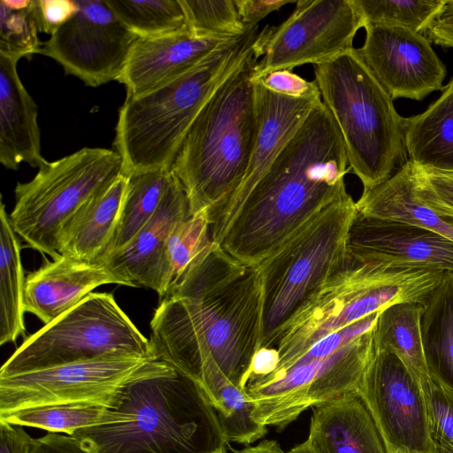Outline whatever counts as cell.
I'll use <instances>...</instances> for the list:
<instances>
[{
	"label": "cell",
	"instance_id": "1",
	"mask_svg": "<svg viewBox=\"0 0 453 453\" xmlns=\"http://www.w3.org/2000/svg\"><path fill=\"white\" fill-rule=\"evenodd\" d=\"M150 329L155 359L199 383L201 366L211 357L245 389L261 343L257 265L238 261L212 242L160 299Z\"/></svg>",
	"mask_w": 453,
	"mask_h": 453
},
{
	"label": "cell",
	"instance_id": "2",
	"mask_svg": "<svg viewBox=\"0 0 453 453\" xmlns=\"http://www.w3.org/2000/svg\"><path fill=\"white\" fill-rule=\"evenodd\" d=\"M342 134L318 104L234 213L211 230L238 261L258 265L314 215L347 193Z\"/></svg>",
	"mask_w": 453,
	"mask_h": 453
},
{
	"label": "cell",
	"instance_id": "3",
	"mask_svg": "<svg viewBox=\"0 0 453 453\" xmlns=\"http://www.w3.org/2000/svg\"><path fill=\"white\" fill-rule=\"evenodd\" d=\"M111 410L113 422L71 435L90 453H213L227 445L202 386L158 359L118 389Z\"/></svg>",
	"mask_w": 453,
	"mask_h": 453
},
{
	"label": "cell",
	"instance_id": "4",
	"mask_svg": "<svg viewBox=\"0 0 453 453\" xmlns=\"http://www.w3.org/2000/svg\"><path fill=\"white\" fill-rule=\"evenodd\" d=\"M269 27H248L175 80L143 95L126 96L113 141L124 175L172 169L202 108L222 81L262 44Z\"/></svg>",
	"mask_w": 453,
	"mask_h": 453
},
{
	"label": "cell",
	"instance_id": "5",
	"mask_svg": "<svg viewBox=\"0 0 453 453\" xmlns=\"http://www.w3.org/2000/svg\"><path fill=\"white\" fill-rule=\"evenodd\" d=\"M265 39L206 102L173 164L191 215L219 205L244 176L257 130L252 79Z\"/></svg>",
	"mask_w": 453,
	"mask_h": 453
},
{
	"label": "cell",
	"instance_id": "6",
	"mask_svg": "<svg viewBox=\"0 0 453 453\" xmlns=\"http://www.w3.org/2000/svg\"><path fill=\"white\" fill-rule=\"evenodd\" d=\"M321 100L344 142L348 163L364 190L372 188L408 161L404 118L353 48L315 65Z\"/></svg>",
	"mask_w": 453,
	"mask_h": 453
},
{
	"label": "cell",
	"instance_id": "7",
	"mask_svg": "<svg viewBox=\"0 0 453 453\" xmlns=\"http://www.w3.org/2000/svg\"><path fill=\"white\" fill-rule=\"evenodd\" d=\"M357 213L347 192L314 215L258 265L262 290L260 348L349 264L348 234Z\"/></svg>",
	"mask_w": 453,
	"mask_h": 453
},
{
	"label": "cell",
	"instance_id": "8",
	"mask_svg": "<svg viewBox=\"0 0 453 453\" xmlns=\"http://www.w3.org/2000/svg\"><path fill=\"white\" fill-rule=\"evenodd\" d=\"M444 273L385 268L349 260L287 323L273 348L279 365L321 338L399 303H425Z\"/></svg>",
	"mask_w": 453,
	"mask_h": 453
},
{
	"label": "cell",
	"instance_id": "9",
	"mask_svg": "<svg viewBox=\"0 0 453 453\" xmlns=\"http://www.w3.org/2000/svg\"><path fill=\"white\" fill-rule=\"evenodd\" d=\"M108 357L155 359L148 340L109 293H90L29 335L4 363L0 376Z\"/></svg>",
	"mask_w": 453,
	"mask_h": 453
},
{
	"label": "cell",
	"instance_id": "10",
	"mask_svg": "<svg viewBox=\"0 0 453 453\" xmlns=\"http://www.w3.org/2000/svg\"><path fill=\"white\" fill-rule=\"evenodd\" d=\"M122 174L114 150L84 147L47 162L27 182H18L12 226L27 245L56 258L63 226L92 196Z\"/></svg>",
	"mask_w": 453,
	"mask_h": 453
},
{
	"label": "cell",
	"instance_id": "11",
	"mask_svg": "<svg viewBox=\"0 0 453 453\" xmlns=\"http://www.w3.org/2000/svg\"><path fill=\"white\" fill-rule=\"evenodd\" d=\"M376 350L374 326L328 357L296 358L250 379L253 418L281 431L309 408L357 390Z\"/></svg>",
	"mask_w": 453,
	"mask_h": 453
},
{
	"label": "cell",
	"instance_id": "12",
	"mask_svg": "<svg viewBox=\"0 0 453 453\" xmlns=\"http://www.w3.org/2000/svg\"><path fill=\"white\" fill-rule=\"evenodd\" d=\"M290 16L272 27L253 78L330 60L353 49L365 27L355 0H298Z\"/></svg>",
	"mask_w": 453,
	"mask_h": 453
},
{
	"label": "cell",
	"instance_id": "13",
	"mask_svg": "<svg viewBox=\"0 0 453 453\" xmlns=\"http://www.w3.org/2000/svg\"><path fill=\"white\" fill-rule=\"evenodd\" d=\"M76 13L42 43L40 54L54 59L65 74L99 87L119 81L137 38L105 0H76Z\"/></svg>",
	"mask_w": 453,
	"mask_h": 453
},
{
	"label": "cell",
	"instance_id": "14",
	"mask_svg": "<svg viewBox=\"0 0 453 453\" xmlns=\"http://www.w3.org/2000/svg\"><path fill=\"white\" fill-rule=\"evenodd\" d=\"M150 359L108 357L0 376V415L37 406L111 403Z\"/></svg>",
	"mask_w": 453,
	"mask_h": 453
},
{
	"label": "cell",
	"instance_id": "15",
	"mask_svg": "<svg viewBox=\"0 0 453 453\" xmlns=\"http://www.w3.org/2000/svg\"><path fill=\"white\" fill-rule=\"evenodd\" d=\"M357 391L388 452L437 453L421 383L396 356L377 349Z\"/></svg>",
	"mask_w": 453,
	"mask_h": 453
},
{
	"label": "cell",
	"instance_id": "16",
	"mask_svg": "<svg viewBox=\"0 0 453 453\" xmlns=\"http://www.w3.org/2000/svg\"><path fill=\"white\" fill-rule=\"evenodd\" d=\"M365 29L357 52L392 99L420 101L442 89L446 67L427 37L398 27L367 25Z\"/></svg>",
	"mask_w": 453,
	"mask_h": 453
},
{
	"label": "cell",
	"instance_id": "17",
	"mask_svg": "<svg viewBox=\"0 0 453 453\" xmlns=\"http://www.w3.org/2000/svg\"><path fill=\"white\" fill-rule=\"evenodd\" d=\"M347 249L352 263L453 273V241L416 225L364 216L357 211Z\"/></svg>",
	"mask_w": 453,
	"mask_h": 453
},
{
	"label": "cell",
	"instance_id": "18",
	"mask_svg": "<svg viewBox=\"0 0 453 453\" xmlns=\"http://www.w3.org/2000/svg\"><path fill=\"white\" fill-rule=\"evenodd\" d=\"M253 80V79H252ZM257 130L244 176L219 205L205 211L211 230L227 219L267 172L279 153L321 99H295L253 81Z\"/></svg>",
	"mask_w": 453,
	"mask_h": 453
},
{
	"label": "cell",
	"instance_id": "19",
	"mask_svg": "<svg viewBox=\"0 0 453 453\" xmlns=\"http://www.w3.org/2000/svg\"><path fill=\"white\" fill-rule=\"evenodd\" d=\"M190 214L187 193L173 173L170 185L150 221L130 243L100 263L128 283L144 287L164 296L165 246L174 226Z\"/></svg>",
	"mask_w": 453,
	"mask_h": 453
},
{
	"label": "cell",
	"instance_id": "20",
	"mask_svg": "<svg viewBox=\"0 0 453 453\" xmlns=\"http://www.w3.org/2000/svg\"><path fill=\"white\" fill-rule=\"evenodd\" d=\"M230 39L198 37L188 27L155 37H137L119 82L138 96L175 80Z\"/></svg>",
	"mask_w": 453,
	"mask_h": 453
},
{
	"label": "cell",
	"instance_id": "21",
	"mask_svg": "<svg viewBox=\"0 0 453 453\" xmlns=\"http://www.w3.org/2000/svg\"><path fill=\"white\" fill-rule=\"evenodd\" d=\"M104 284L128 283L100 263L59 255L45 260L25 280L24 308L47 325Z\"/></svg>",
	"mask_w": 453,
	"mask_h": 453
},
{
	"label": "cell",
	"instance_id": "22",
	"mask_svg": "<svg viewBox=\"0 0 453 453\" xmlns=\"http://www.w3.org/2000/svg\"><path fill=\"white\" fill-rule=\"evenodd\" d=\"M305 442L316 453H388L371 411L357 390L312 408Z\"/></svg>",
	"mask_w": 453,
	"mask_h": 453
},
{
	"label": "cell",
	"instance_id": "23",
	"mask_svg": "<svg viewBox=\"0 0 453 453\" xmlns=\"http://www.w3.org/2000/svg\"><path fill=\"white\" fill-rule=\"evenodd\" d=\"M18 62L0 55V163L13 171L21 163L39 169L48 161L41 152L37 105L19 76Z\"/></svg>",
	"mask_w": 453,
	"mask_h": 453
},
{
	"label": "cell",
	"instance_id": "24",
	"mask_svg": "<svg viewBox=\"0 0 453 453\" xmlns=\"http://www.w3.org/2000/svg\"><path fill=\"white\" fill-rule=\"evenodd\" d=\"M127 180L120 174L75 211L60 232V255L88 263L104 256L119 221Z\"/></svg>",
	"mask_w": 453,
	"mask_h": 453
},
{
	"label": "cell",
	"instance_id": "25",
	"mask_svg": "<svg viewBox=\"0 0 453 453\" xmlns=\"http://www.w3.org/2000/svg\"><path fill=\"white\" fill-rule=\"evenodd\" d=\"M415 165L409 161L381 184L363 190L356 202L358 213L405 222L453 241V212L419 197L414 187Z\"/></svg>",
	"mask_w": 453,
	"mask_h": 453
},
{
	"label": "cell",
	"instance_id": "26",
	"mask_svg": "<svg viewBox=\"0 0 453 453\" xmlns=\"http://www.w3.org/2000/svg\"><path fill=\"white\" fill-rule=\"evenodd\" d=\"M441 91L425 111L404 118L405 147L416 165L453 172V77Z\"/></svg>",
	"mask_w": 453,
	"mask_h": 453
},
{
	"label": "cell",
	"instance_id": "27",
	"mask_svg": "<svg viewBox=\"0 0 453 453\" xmlns=\"http://www.w3.org/2000/svg\"><path fill=\"white\" fill-rule=\"evenodd\" d=\"M423 305L421 334L430 377L453 391V273H443Z\"/></svg>",
	"mask_w": 453,
	"mask_h": 453
},
{
	"label": "cell",
	"instance_id": "28",
	"mask_svg": "<svg viewBox=\"0 0 453 453\" xmlns=\"http://www.w3.org/2000/svg\"><path fill=\"white\" fill-rule=\"evenodd\" d=\"M199 383L219 417L227 444L250 446L267 434V426L253 418L246 390L232 383L213 359L202 365Z\"/></svg>",
	"mask_w": 453,
	"mask_h": 453
},
{
	"label": "cell",
	"instance_id": "29",
	"mask_svg": "<svg viewBox=\"0 0 453 453\" xmlns=\"http://www.w3.org/2000/svg\"><path fill=\"white\" fill-rule=\"evenodd\" d=\"M423 311L420 303H395L379 313L375 325L377 349L396 356L420 382L431 378L421 334Z\"/></svg>",
	"mask_w": 453,
	"mask_h": 453
},
{
	"label": "cell",
	"instance_id": "30",
	"mask_svg": "<svg viewBox=\"0 0 453 453\" xmlns=\"http://www.w3.org/2000/svg\"><path fill=\"white\" fill-rule=\"evenodd\" d=\"M24 271L20 243L5 205L0 206V344L15 342L25 333Z\"/></svg>",
	"mask_w": 453,
	"mask_h": 453
},
{
	"label": "cell",
	"instance_id": "31",
	"mask_svg": "<svg viewBox=\"0 0 453 453\" xmlns=\"http://www.w3.org/2000/svg\"><path fill=\"white\" fill-rule=\"evenodd\" d=\"M172 177V170L142 172L127 176L115 234L106 252L98 261L125 249L150 221L158 209Z\"/></svg>",
	"mask_w": 453,
	"mask_h": 453
},
{
	"label": "cell",
	"instance_id": "32",
	"mask_svg": "<svg viewBox=\"0 0 453 453\" xmlns=\"http://www.w3.org/2000/svg\"><path fill=\"white\" fill-rule=\"evenodd\" d=\"M111 402L37 406L0 415V420L72 435L82 428L113 422L114 418L110 406Z\"/></svg>",
	"mask_w": 453,
	"mask_h": 453
},
{
	"label": "cell",
	"instance_id": "33",
	"mask_svg": "<svg viewBox=\"0 0 453 453\" xmlns=\"http://www.w3.org/2000/svg\"><path fill=\"white\" fill-rule=\"evenodd\" d=\"M119 20L137 37H155L187 28L180 0H105Z\"/></svg>",
	"mask_w": 453,
	"mask_h": 453
},
{
	"label": "cell",
	"instance_id": "34",
	"mask_svg": "<svg viewBox=\"0 0 453 453\" xmlns=\"http://www.w3.org/2000/svg\"><path fill=\"white\" fill-rule=\"evenodd\" d=\"M211 242L210 222L205 211L189 215L174 226L165 246L164 296Z\"/></svg>",
	"mask_w": 453,
	"mask_h": 453
},
{
	"label": "cell",
	"instance_id": "35",
	"mask_svg": "<svg viewBox=\"0 0 453 453\" xmlns=\"http://www.w3.org/2000/svg\"><path fill=\"white\" fill-rule=\"evenodd\" d=\"M36 0H0V55L19 60L40 54Z\"/></svg>",
	"mask_w": 453,
	"mask_h": 453
},
{
	"label": "cell",
	"instance_id": "36",
	"mask_svg": "<svg viewBox=\"0 0 453 453\" xmlns=\"http://www.w3.org/2000/svg\"><path fill=\"white\" fill-rule=\"evenodd\" d=\"M444 1L355 0L365 26L398 27L422 35L443 5Z\"/></svg>",
	"mask_w": 453,
	"mask_h": 453
},
{
	"label": "cell",
	"instance_id": "37",
	"mask_svg": "<svg viewBox=\"0 0 453 453\" xmlns=\"http://www.w3.org/2000/svg\"><path fill=\"white\" fill-rule=\"evenodd\" d=\"M188 29L196 36L232 39L248 27L242 23L234 0H180Z\"/></svg>",
	"mask_w": 453,
	"mask_h": 453
},
{
	"label": "cell",
	"instance_id": "38",
	"mask_svg": "<svg viewBox=\"0 0 453 453\" xmlns=\"http://www.w3.org/2000/svg\"><path fill=\"white\" fill-rule=\"evenodd\" d=\"M420 383L437 453H453V391L432 378Z\"/></svg>",
	"mask_w": 453,
	"mask_h": 453
},
{
	"label": "cell",
	"instance_id": "39",
	"mask_svg": "<svg viewBox=\"0 0 453 453\" xmlns=\"http://www.w3.org/2000/svg\"><path fill=\"white\" fill-rule=\"evenodd\" d=\"M414 187L419 197L453 212V172L425 169L415 165Z\"/></svg>",
	"mask_w": 453,
	"mask_h": 453
},
{
	"label": "cell",
	"instance_id": "40",
	"mask_svg": "<svg viewBox=\"0 0 453 453\" xmlns=\"http://www.w3.org/2000/svg\"><path fill=\"white\" fill-rule=\"evenodd\" d=\"M266 89L295 99H321L315 81H307L290 70H275L253 78Z\"/></svg>",
	"mask_w": 453,
	"mask_h": 453
},
{
	"label": "cell",
	"instance_id": "41",
	"mask_svg": "<svg viewBox=\"0 0 453 453\" xmlns=\"http://www.w3.org/2000/svg\"><path fill=\"white\" fill-rule=\"evenodd\" d=\"M40 32L52 35L77 12L76 0H36Z\"/></svg>",
	"mask_w": 453,
	"mask_h": 453
},
{
	"label": "cell",
	"instance_id": "42",
	"mask_svg": "<svg viewBox=\"0 0 453 453\" xmlns=\"http://www.w3.org/2000/svg\"><path fill=\"white\" fill-rule=\"evenodd\" d=\"M424 35L431 42L453 49V0H445Z\"/></svg>",
	"mask_w": 453,
	"mask_h": 453
},
{
	"label": "cell",
	"instance_id": "43",
	"mask_svg": "<svg viewBox=\"0 0 453 453\" xmlns=\"http://www.w3.org/2000/svg\"><path fill=\"white\" fill-rule=\"evenodd\" d=\"M296 2L293 0H234L239 16L245 27L257 26L259 21L271 12Z\"/></svg>",
	"mask_w": 453,
	"mask_h": 453
},
{
	"label": "cell",
	"instance_id": "44",
	"mask_svg": "<svg viewBox=\"0 0 453 453\" xmlns=\"http://www.w3.org/2000/svg\"><path fill=\"white\" fill-rule=\"evenodd\" d=\"M30 453H90L76 438L59 433H47L35 439Z\"/></svg>",
	"mask_w": 453,
	"mask_h": 453
},
{
	"label": "cell",
	"instance_id": "45",
	"mask_svg": "<svg viewBox=\"0 0 453 453\" xmlns=\"http://www.w3.org/2000/svg\"><path fill=\"white\" fill-rule=\"evenodd\" d=\"M34 440L22 426L0 420V453H30Z\"/></svg>",
	"mask_w": 453,
	"mask_h": 453
},
{
	"label": "cell",
	"instance_id": "46",
	"mask_svg": "<svg viewBox=\"0 0 453 453\" xmlns=\"http://www.w3.org/2000/svg\"><path fill=\"white\" fill-rule=\"evenodd\" d=\"M279 364V354L274 348H259L253 357L249 380L272 373Z\"/></svg>",
	"mask_w": 453,
	"mask_h": 453
},
{
	"label": "cell",
	"instance_id": "47",
	"mask_svg": "<svg viewBox=\"0 0 453 453\" xmlns=\"http://www.w3.org/2000/svg\"><path fill=\"white\" fill-rule=\"evenodd\" d=\"M287 453H316L313 451L305 441L296 445Z\"/></svg>",
	"mask_w": 453,
	"mask_h": 453
},
{
	"label": "cell",
	"instance_id": "48",
	"mask_svg": "<svg viewBox=\"0 0 453 453\" xmlns=\"http://www.w3.org/2000/svg\"><path fill=\"white\" fill-rule=\"evenodd\" d=\"M213 453H227V452H226V449L225 448V449H219V450H218L216 452H213Z\"/></svg>",
	"mask_w": 453,
	"mask_h": 453
},
{
	"label": "cell",
	"instance_id": "49",
	"mask_svg": "<svg viewBox=\"0 0 453 453\" xmlns=\"http://www.w3.org/2000/svg\"><path fill=\"white\" fill-rule=\"evenodd\" d=\"M388 453H403V452H401V451H390Z\"/></svg>",
	"mask_w": 453,
	"mask_h": 453
}]
</instances>
